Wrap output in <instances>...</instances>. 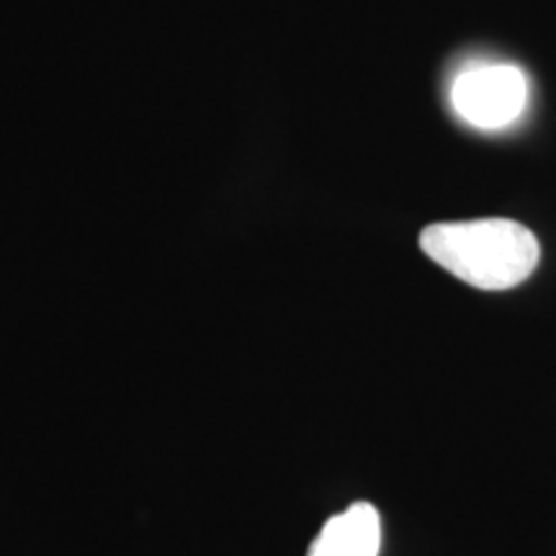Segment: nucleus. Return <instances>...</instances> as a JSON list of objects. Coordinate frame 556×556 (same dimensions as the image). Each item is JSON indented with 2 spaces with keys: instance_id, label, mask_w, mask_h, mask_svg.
Segmentation results:
<instances>
[{
  "instance_id": "1",
  "label": "nucleus",
  "mask_w": 556,
  "mask_h": 556,
  "mask_svg": "<svg viewBox=\"0 0 556 556\" xmlns=\"http://www.w3.org/2000/svg\"><path fill=\"white\" fill-rule=\"evenodd\" d=\"M430 261L482 291L516 289L533 274L541 245L531 229L513 219L438 222L420 232Z\"/></svg>"
},
{
  "instance_id": "2",
  "label": "nucleus",
  "mask_w": 556,
  "mask_h": 556,
  "mask_svg": "<svg viewBox=\"0 0 556 556\" xmlns=\"http://www.w3.org/2000/svg\"><path fill=\"white\" fill-rule=\"evenodd\" d=\"M528 80L523 70L503 62H482L456 75L451 86V109L458 119L477 129H503L523 114Z\"/></svg>"
},
{
  "instance_id": "3",
  "label": "nucleus",
  "mask_w": 556,
  "mask_h": 556,
  "mask_svg": "<svg viewBox=\"0 0 556 556\" xmlns=\"http://www.w3.org/2000/svg\"><path fill=\"white\" fill-rule=\"evenodd\" d=\"M381 518L371 503H353L325 520L307 556H379Z\"/></svg>"
}]
</instances>
